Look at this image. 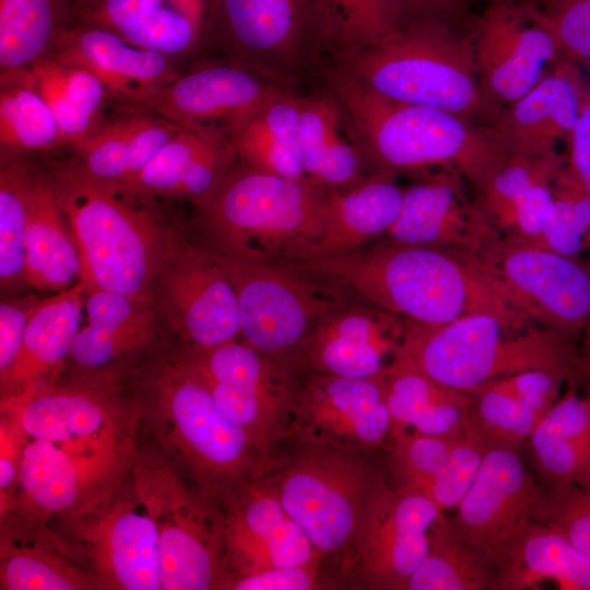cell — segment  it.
Listing matches in <instances>:
<instances>
[{"label": "cell", "instance_id": "6da1fadb", "mask_svg": "<svg viewBox=\"0 0 590 590\" xmlns=\"http://www.w3.org/2000/svg\"><path fill=\"white\" fill-rule=\"evenodd\" d=\"M331 283L351 297L427 326L473 312L523 320L500 298L474 251L379 238L331 257L273 262Z\"/></svg>", "mask_w": 590, "mask_h": 590}, {"label": "cell", "instance_id": "7a4b0ae2", "mask_svg": "<svg viewBox=\"0 0 590 590\" xmlns=\"http://www.w3.org/2000/svg\"><path fill=\"white\" fill-rule=\"evenodd\" d=\"M138 430L208 497L263 476L273 456L263 451L217 404L176 355L158 347L129 377Z\"/></svg>", "mask_w": 590, "mask_h": 590}, {"label": "cell", "instance_id": "3957f363", "mask_svg": "<svg viewBox=\"0 0 590 590\" xmlns=\"http://www.w3.org/2000/svg\"><path fill=\"white\" fill-rule=\"evenodd\" d=\"M577 337L493 312H473L427 326L408 321L400 357L438 382L470 392L491 380L523 370L590 379Z\"/></svg>", "mask_w": 590, "mask_h": 590}, {"label": "cell", "instance_id": "277c9868", "mask_svg": "<svg viewBox=\"0 0 590 590\" xmlns=\"http://www.w3.org/2000/svg\"><path fill=\"white\" fill-rule=\"evenodd\" d=\"M49 176L86 288L152 299L168 229L138 202L142 196L95 177L78 160L58 164Z\"/></svg>", "mask_w": 590, "mask_h": 590}, {"label": "cell", "instance_id": "5b68a950", "mask_svg": "<svg viewBox=\"0 0 590 590\" xmlns=\"http://www.w3.org/2000/svg\"><path fill=\"white\" fill-rule=\"evenodd\" d=\"M332 85L378 170L456 169L476 189L509 154L487 126L388 98L345 73Z\"/></svg>", "mask_w": 590, "mask_h": 590}, {"label": "cell", "instance_id": "8992f818", "mask_svg": "<svg viewBox=\"0 0 590 590\" xmlns=\"http://www.w3.org/2000/svg\"><path fill=\"white\" fill-rule=\"evenodd\" d=\"M330 188L233 166L197 204L212 249L257 262L293 257L319 232Z\"/></svg>", "mask_w": 590, "mask_h": 590}, {"label": "cell", "instance_id": "52a82bcc", "mask_svg": "<svg viewBox=\"0 0 590 590\" xmlns=\"http://www.w3.org/2000/svg\"><path fill=\"white\" fill-rule=\"evenodd\" d=\"M345 74L388 98L438 108L486 126L470 32L437 19L406 22L397 33L350 56Z\"/></svg>", "mask_w": 590, "mask_h": 590}, {"label": "cell", "instance_id": "ba28073f", "mask_svg": "<svg viewBox=\"0 0 590 590\" xmlns=\"http://www.w3.org/2000/svg\"><path fill=\"white\" fill-rule=\"evenodd\" d=\"M130 470L156 529L161 590H217L224 576L219 504L191 484L140 432Z\"/></svg>", "mask_w": 590, "mask_h": 590}, {"label": "cell", "instance_id": "9c48e42d", "mask_svg": "<svg viewBox=\"0 0 590 590\" xmlns=\"http://www.w3.org/2000/svg\"><path fill=\"white\" fill-rule=\"evenodd\" d=\"M367 451L298 442L266 476L321 559L349 556L371 495L385 475Z\"/></svg>", "mask_w": 590, "mask_h": 590}, {"label": "cell", "instance_id": "30bf717a", "mask_svg": "<svg viewBox=\"0 0 590 590\" xmlns=\"http://www.w3.org/2000/svg\"><path fill=\"white\" fill-rule=\"evenodd\" d=\"M45 523L59 546L92 575L98 589H161L156 529L130 467L90 503Z\"/></svg>", "mask_w": 590, "mask_h": 590}, {"label": "cell", "instance_id": "8fae6325", "mask_svg": "<svg viewBox=\"0 0 590 590\" xmlns=\"http://www.w3.org/2000/svg\"><path fill=\"white\" fill-rule=\"evenodd\" d=\"M209 249L235 290L239 335L267 355L294 359L318 323L351 299L314 276Z\"/></svg>", "mask_w": 590, "mask_h": 590}, {"label": "cell", "instance_id": "7c38bea8", "mask_svg": "<svg viewBox=\"0 0 590 590\" xmlns=\"http://www.w3.org/2000/svg\"><path fill=\"white\" fill-rule=\"evenodd\" d=\"M176 355L200 378L222 410L267 453L287 438L298 378L291 358L233 340L213 347L177 345Z\"/></svg>", "mask_w": 590, "mask_h": 590}, {"label": "cell", "instance_id": "4fadbf2b", "mask_svg": "<svg viewBox=\"0 0 590 590\" xmlns=\"http://www.w3.org/2000/svg\"><path fill=\"white\" fill-rule=\"evenodd\" d=\"M507 308L531 323L578 337L590 322V264L502 237L477 252Z\"/></svg>", "mask_w": 590, "mask_h": 590}, {"label": "cell", "instance_id": "5bb4252c", "mask_svg": "<svg viewBox=\"0 0 590 590\" xmlns=\"http://www.w3.org/2000/svg\"><path fill=\"white\" fill-rule=\"evenodd\" d=\"M123 382L69 377L39 381L1 403L19 413L31 439L87 447L132 449L138 423L134 404Z\"/></svg>", "mask_w": 590, "mask_h": 590}, {"label": "cell", "instance_id": "9a60e30c", "mask_svg": "<svg viewBox=\"0 0 590 590\" xmlns=\"http://www.w3.org/2000/svg\"><path fill=\"white\" fill-rule=\"evenodd\" d=\"M160 321L179 345L213 347L239 335L235 290L210 249L167 231L163 258L152 286Z\"/></svg>", "mask_w": 590, "mask_h": 590}, {"label": "cell", "instance_id": "2e32d148", "mask_svg": "<svg viewBox=\"0 0 590 590\" xmlns=\"http://www.w3.org/2000/svg\"><path fill=\"white\" fill-rule=\"evenodd\" d=\"M470 34L488 121L534 87L562 58L536 5L487 3Z\"/></svg>", "mask_w": 590, "mask_h": 590}, {"label": "cell", "instance_id": "e0dca14e", "mask_svg": "<svg viewBox=\"0 0 590 590\" xmlns=\"http://www.w3.org/2000/svg\"><path fill=\"white\" fill-rule=\"evenodd\" d=\"M440 512L427 497L390 485L385 477L370 497L343 570L361 588L405 590Z\"/></svg>", "mask_w": 590, "mask_h": 590}, {"label": "cell", "instance_id": "ac0fdd59", "mask_svg": "<svg viewBox=\"0 0 590 590\" xmlns=\"http://www.w3.org/2000/svg\"><path fill=\"white\" fill-rule=\"evenodd\" d=\"M132 452L73 449L30 438L12 502L0 517L45 523L67 516L116 482L129 469Z\"/></svg>", "mask_w": 590, "mask_h": 590}, {"label": "cell", "instance_id": "d6986e66", "mask_svg": "<svg viewBox=\"0 0 590 590\" xmlns=\"http://www.w3.org/2000/svg\"><path fill=\"white\" fill-rule=\"evenodd\" d=\"M391 432L382 374L345 378L308 371L298 379L287 438L370 451Z\"/></svg>", "mask_w": 590, "mask_h": 590}, {"label": "cell", "instance_id": "ffe728a7", "mask_svg": "<svg viewBox=\"0 0 590 590\" xmlns=\"http://www.w3.org/2000/svg\"><path fill=\"white\" fill-rule=\"evenodd\" d=\"M266 474L228 489L215 500L224 524V576L219 589L231 577L321 562Z\"/></svg>", "mask_w": 590, "mask_h": 590}, {"label": "cell", "instance_id": "44dd1931", "mask_svg": "<svg viewBox=\"0 0 590 590\" xmlns=\"http://www.w3.org/2000/svg\"><path fill=\"white\" fill-rule=\"evenodd\" d=\"M84 304L86 323L66 361L69 377L123 382L158 349L160 319L153 302L91 287Z\"/></svg>", "mask_w": 590, "mask_h": 590}, {"label": "cell", "instance_id": "7402d4cb", "mask_svg": "<svg viewBox=\"0 0 590 590\" xmlns=\"http://www.w3.org/2000/svg\"><path fill=\"white\" fill-rule=\"evenodd\" d=\"M408 320L358 300L347 302L312 330L294 359L308 371L374 378L392 363Z\"/></svg>", "mask_w": 590, "mask_h": 590}, {"label": "cell", "instance_id": "603a6c76", "mask_svg": "<svg viewBox=\"0 0 590 590\" xmlns=\"http://www.w3.org/2000/svg\"><path fill=\"white\" fill-rule=\"evenodd\" d=\"M543 497L519 449H487L467 493L456 507V523L463 534L495 552L533 520Z\"/></svg>", "mask_w": 590, "mask_h": 590}, {"label": "cell", "instance_id": "cb8c5ba5", "mask_svg": "<svg viewBox=\"0 0 590 590\" xmlns=\"http://www.w3.org/2000/svg\"><path fill=\"white\" fill-rule=\"evenodd\" d=\"M456 169H436L404 189L400 214L384 238L411 245L453 247L479 252L500 237L468 197Z\"/></svg>", "mask_w": 590, "mask_h": 590}, {"label": "cell", "instance_id": "d4e9b609", "mask_svg": "<svg viewBox=\"0 0 590 590\" xmlns=\"http://www.w3.org/2000/svg\"><path fill=\"white\" fill-rule=\"evenodd\" d=\"M206 13L233 56L266 68L294 57L311 31L323 33L315 0H208Z\"/></svg>", "mask_w": 590, "mask_h": 590}, {"label": "cell", "instance_id": "484cf974", "mask_svg": "<svg viewBox=\"0 0 590 590\" xmlns=\"http://www.w3.org/2000/svg\"><path fill=\"white\" fill-rule=\"evenodd\" d=\"M278 93L243 68L212 66L176 78L138 105L181 128L219 130L223 123L229 132Z\"/></svg>", "mask_w": 590, "mask_h": 590}, {"label": "cell", "instance_id": "4316f807", "mask_svg": "<svg viewBox=\"0 0 590 590\" xmlns=\"http://www.w3.org/2000/svg\"><path fill=\"white\" fill-rule=\"evenodd\" d=\"M579 64L560 58L541 81L487 122L509 154L543 155L569 142L585 84Z\"/></svg>", "mask_w": 590, "mask_h": 590}, {"label": "cell", "instance_id": "83f0119b", "mask_svg": "<svg viewBox=\"0 0 590 590\" xmlns=\"http://www.w3.org/2000/svg\"><path fill=\"white\" fill-rule=\"evenodd\" d=\"M565 162L566 154L558 151L508 154L475 189V202L502 238L523 244L541 232L552 210L554 181Z\"/></svg>", "mask_w": 590, "mask_h": 590}, {"label": "cell", "instance_id": "f1b7e54d", "mask_svg": "<svg viewBox=\"0 0 590 590\" xmlns=\"http://www.w3.org/2000/svg\"><path fill=\"white\" fill-rule=\"evenodd\" d=\"M396 177L377 169L346 187L330 189L318 234L282 261L339 256L382 238L402 206L404 189Z\"/></svg>", "mask_w": 590, "mask_h": 590}, {"label": "cell", "instance_id": "f546056e", "mask_svg": "<svg viewBox=\"0 0 590 590\" xmlns=\"http://www.w3.org/2000/svg\"><path fill=\"white\" fill-rule=\"evenodd\" d=\"M50 56L88 71L107 92L135 104L177 78L168 56L87 23L67 30Z\"/></svg>", "mask_w": 590, "mask_h": 590}, {"label": "cell", "instance_id": "4dcf8cb0", "mask_svg": "<svg viewBox=\"0 0 590 590\" xmlns=\"http://www.w3.org/2000/svg\"><path fill=\"white\" fill-rule=\"evenodd\" d=\"M236 151L222 131L180 128L125 187L142 196L205 199L234 166Z\"/></svg>", "mask_w": 590, "mask_h": 590}, {"label": "cell", "instance_id": "1f68e13d", "mask_svg": "<svg viewBox=\"0 0 590 590\" xmlns=\"http://www.w3.org/2000/svg\"><path fill=\"white\" fill-rule=\"evenodd\" d=\"M205 0H79L84 23L106 28L129 43L166 56L193 45L205 24Z\"/></svg>", "mask_w": 590, "mask_h": 590}, {"label": "cell", "instance_id": "d6a6232c", "mask_svg": "<svg viewBox=\"0 0 590 590\" xmlns=\"http://www.w3.org/2000/svg\"><path fill=\"white\" fill-rule=\"evenodd\" d=\"M1 590H99L57 543L46 523L0 517Z\"/></svg>", "mask_w": 590, "mask_h": 590}, {"label": "cell", "instance_id": "836d02e7", "mask_svg": "<svg viewBox=\"0 0 590 590\" xmlns=\"http://www.w3.org/2000/svg\"><path fill=\"white\" fill-rule=\"evenodd\" d=\"M493 590L535 589L546 580L564 590H590V559L553 528L535 519L494 554Z\"/></svg>", "mask_w": 590, "mask_h": 590}, {"label": "cell", "instance_id": "e575fe53", "mask_svg": "<svg viewBox=\"0 0 590 590\" xmlns=\"http://www.w3.org/2000/svg\"><path fill=\"white\" fill-rule=\"evenodd\" d=\"M49 175L35 172L27 192L23 281L61 292L80 280L81 261Z\"/></svg>", "mask_w": 590, "mask_h": 590}, {"label": "cell", "instance_id": "d590c367", "mask_svg": "<svg viewBox=\"0 0 590 590\" xmlns=\"http://www.w3.org/2000/svg\"><path fill=\"white\" fill-rule=\"evenodd\" d=\"M85 291L86 285L80 279L56 295L40 299L13 366L0 379L1 398L56 377L81 328Z\"/></svg>", "mask_w": 590, "mask_h": 590}, {"label": "cell", "instance_id": "8d00e7d4", "mask_svg": "<svg viewBox=\"0 0 590 590\" xmlns=\"http://www.w3.org/2000/svg\"><path fill=\"white\" fill-rule=\"evenodd\" d=\"M391 417L390 436L403 432L459 435L465 429L469 394L433 379L394 357L382 373Z\"/></svg>", "mask_w": 590, "mask_h": 590}, {"label": "cell", "instance_id": "74e56055", "mask_svg": "<svg viewBox=\"0 0 590 590\" xmlns=\"http://www.w3.org/2000/svg\"><path fill=\"white\" fill-rule=\"evenodd\" d=\"M570 382L527 442L546 485L590 483V403Z\"/></svg>", "mask_w": 590, "mask_h": 590}, {"label": "cell", "instance_id": "f35d334b", "mask_svg": "<svg viewBox=\"0 0 590 590\" xmlns=\"http://www.w3.org/2000/svg\"><path fill=\"white\" fill-rule=\"evenodd\" d=\"M180 128L163 117H125L75 145L78 161L95 177L126 186Z\"/></svg>", "mask_w": 590, "mask_h": 590}, {"label": "cell", "instance_id": "ab89813d", "mask_svg": "<svg viewBox=\"0 0 590 590\" xmlns=\"http://www.w3.org/2000/svg\"><path fill=\"white\" fill-rule=\"evenodd\" d=\"M302 103L279 92L228 132L244 164L291 179H308L299 141Z\"/></svg>", "mask_w": 590, "mask_h": 590}, {"label": "cell", "instance_id": "60d3db41", "mask_svg": "<svg viewBox=\"0 0 590 590\" xmlns=\"http://www.w3.org/2000/svg\"><path fill=\"white\" fill-rule=\"evenodd\" d=\"M495 578L493 556L441 511L429 530L427 552L405 590H493Z\"/></svg>", "mask_w": 590, "mask_h": 590}, {"label": "cell", "instance_id": "b9f144b4", "mask_svg": "<svg viewBox=\"0 0 590 590\" xmlns=\"http://www.w3.org/2000/svg\"><path fill=\"white\" fill-rule=\"evenodd\" d=\"M28 70L56 119L64 143L75 146L98 128L107 90L96 76L51 56L37 61Z\"/></svg>", "mask_w": 590, "mask_h": 590}, {"label": "cell", "instance_id": "7bdbcfd3", "mask_svg": "<svg viewBox=\"0 0 590 590\" xmlns=\"http://www.w3.org/2000/svg\"><path fill=\"white\" fill-rule=\"evenodd\" d=\"M70 13V0H0L1 72L30 69L50 56Z\"/></svg>", "mask_w": 590, "mask_h": 590}, {"label": "cell", "instance_id": "ee69618b", "mask_svg": "<svg viewBox=\"0 0 590 590\" xmlns=\"http://www.w3.org/2000/svg\"><path fill=\"white\" fill-rule=\"evenodd\" d=\"M299 141L308 179L333 189L364 176L358 153L342 137L338 107L329 99H303Z\"/></svg>", "mask_w": 590, "mask_h": 590}, {"label": "cell", "instance_id": "f6af8a7d", "mask_svg": "<svg viewBox=\"0 0 590 590\" xmlns=\"http://www.w3.org/2000/svg\"><path fill=\"white\" fill-rule=\"evenodd\" d=\"M0 143L2 152L11 153L48 150L64 143L28 69L1 72Z\"/></svg>", "mask_w": 590, "mask_h": 590}, {"label": "cell", "instance_id": "bcb514c9", "mask_svg": "<svg viewBox=\"0 0 590 590\" xmlns=\"http://www.w3.org/2000/svg\"><path fill=\"white\" fill-rule=\"evenodd\" d=\"M467 427L485 446L519 449L545 414L518 394L504 379L468 392Z\"/></svg>", "mask_w": 590, "mask_h": 590}, {"label": "cell", "instance_id": "7dc6e473", "mask_svg": "<svg viewBox=\"0 0 590 590\" xmlns=\"http://www.w3.org/2000/svg\"><path fill=\"white\" fill-rule=\"evenodd\" d=\"M324 34L353 50L378 44L405 23V0H315Z\"/></svg>", "mask_w": 590, "mask_h": 590}, {"label": "cell", "instance_id": "c3c4849f", "mask_svg": "<svg viewBox=\"0 0 590 590\" xmlns=\"http://www.w3.org/2000/svg\"><path fill=\"white\" fill-rule=\"evenodd\" d=\"M35 170L23 161L7 162L0 174V282L23 281L27 192Z\"/></svg>", "mask_w": 590, "mask_h": 590}, {"label": "cell", "instance_id": "681fc988", "mask_svg": "<svg viewBox=\"0 0 590 590\" xmlns=\"http://www.w3.org/2000/svg\"><path fill=\"white\" fill-rule=\"evenodd\" d=\"M589 240L590 192L573 181L562 168L554 181L553 205L546 223L534 238L519 245L577 258Z\"/></svg>", "mask_w": 590, "mask_h": 590}, {"label": "cell", "instance_id": "f907efd6", "mask_svg": "<svg viewBox=\"0 0 590 590\" xmlns=\"http://www.w3.org/2000/svg\"><path fill=\"white\" fill-rule=\"evenodd\" d=\"M457 436L403 432L389 437L385 447L393 485L422 495L442 465Z\"/></svg>", "mask_w": 590, "mask_h": 590}, {"label": "cell", "instance_id": "816d5d0a", "mask_svg": "<svg viewBox=\"0 0 590 590\" xmlns=\"http://www.w3.org/2000/svg\"><path fill=\"white\" fill-rule=\"evenodd\" d=\"M534 519L553 528L590 559V483L546 485Z\"/></svg>", "mask_w": 590, "mask_h": 590}, {"label": "cell", "instance_id": "f5cc1de1", "mask_svg": "<svg viewBox=\"0 0 590 590\" xmlns=\"http://www.w3.org/2000/svg\"><path fill=\"white\" fill-rule=\"evenodd\" d=\"M485 452V446L465 425L422 495L430 499L440 511L456 509L473 482Z\"/></svg>", "mask_w": 590, "mask_h": 590}, {"label": "cell", "instance_id": "db71d44e", "mask_svg": "<svg viewBox=\"0 0 590 590\" xmlns=\"http://www.w3.org/2000/svg\"><path fill=\"white\" fill-rule=\"evenodd\" d=\"M536 7L558 44L560 57L590 64V0H539Z\"/></svg>", "mask_w": 590, "mask_h": 590}, {"label": "cell", "instance_id": "11a10c76", "mask_svg": "<svg viewBox=\"0 0 590 590\" xmlns=\"http://www.w3.org/2000/svg\"><path fill=\"white\" fill-rule=\"evenodd\" d=\"M28 439L17 411L0 403V514L12 502Z\"/></svg>", "mask_w": 590, "mask_h": 590}, {"label": "cell", "instance_id": "9f6ffc18", "mask_svg": "<svg viewBox=\"0 0 590 590\" xmlns=\"http://www.w3.org/2000/svg\"><path fill=\"white\" fill-rule=\"evenodd\" d=\"M320 563L275 567L226 579L221 590H311L328 588Z\"/></svg>", "mask_w": 590, "mask_h": 590}, {"label": "cell", "instance_id": "6f0895ef", "mask_svg": "<svg viewBox=\"0 0 590 590\" xmlns=\"http://www.w3.org/2000/svg\"><path fill=\"white\" fill-rule=\"evenodd\" d=\"M40 299L27 297L0 304V379L13 366L23 344L30 319Z\"/></svg>", "mask_w": 590, "mask_h": 590}, {"label": "cell", "instance_id": "680465c9", "mask_svg": "<svg viewBox=\"0 0 590 590\" xmlns=\"http://www.w3.org/2000/svg\"><path fill=\"white\" fill-rule=\"evenodd\" d=\"M563 172L590 192V81L585 80L579 115L567 144Z\"/></svg>", "mask_w": 590, "mask_h": 590}, {"label": "cell", "instance_id": "91938a15", "mask_svg": "<svg viewBox=\"0 0 590 590\" xmlns=\"http://www.w3.org/2000/svg\"><path fill=\"white\" fill-rule=\"evenodd\" d=\"M463 0H405V23L417 19H437L451 23L461 14Z\"/></svg>", "mask_w": 590, "mask_h": 590}, {"label": "cell", "instance_id": "94428289", "mask_svg": "<svg viewBox=\"0 0 590 590\" xmlns=\"http://www.w3.org/2000/svg\"><path fill=\"white\" fill-rule=\"evenodd\" d=\"M583 334V349L582 353L590 373V322L582 331ZM590 380V379H589Z\"/></svg>", "mask_w": 590, "mask_h": 590}, {"label": "cell", "instance_id": "6125c7cd", "mask_svg": "<svg viewBox=\"0 0 590 590\" xmlns=\"http://www.w3.org/2000/svg\"><path fill=\"white\" fill-rule=\"evenodd\" d=\"M487 1H488V3H492V2H505V3L536 5L539 0H487Z\"/></svg>", "mask_w": 590, "mask_h": 590}, {"label": "cell", "instance_id": "be15d7a7", "mask_svg": "<svg viewBox=\"0 0 590 590\" xmlns=\"http://www.w3.org/2000/svg\"><path fill=\"white\" fill-rule=\"evenodd\" d=\"M587 389H586V396L589 400V403H590V380L587 381Z\"/></svg>", "mask_w": 590, "mask_h": 590}, {"label": "cell", "instance_id": "e7e4bbea", "mask_svg": "<svg viewBox=\"0 0 590 590\" xmlns=\"http://www.w3.org/2000/svg\"><path fill=\"white\" fill-rule=\"evenodd\" d=\"M587 248H588V250H589V258H588V262H589V264H590V240H589V244H588V247H587Z\"/></svg>", "mask_w": 590, "mask_h": 590}]
</instances>
